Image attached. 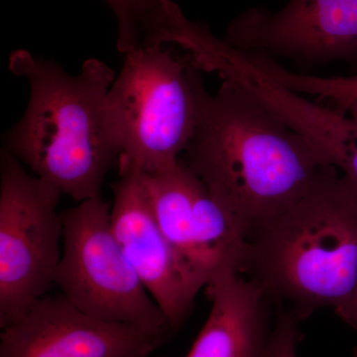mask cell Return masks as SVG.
<instances>
[{"mask_svg":"<svg viewBox=\"0 0 357 357\" xmlns=\"http://www.w3.org/2000/svg\"><path fill=\"white\" fill-rule=\"evenodd\" d=\"M140 174L157 225L204 288L223 274L243 275L248 234L182 160L166 170Z\"/></svg>","mask_w":357,"mask_h":357,"instance_id":"7","label":"cell"},{"mask_svg":"<svg viewBox=\"0 0 357 357\" xmlns=\"http://www.w3.org/2000/svg\"><path fill=\"white\" fill-rule=\"evenodd\" d=\"M166 337L93 318L62 295H46L2 328L0 357H149Z\"/></svg>","mask_w":357,"mask_h":357,"instance_id":"10","label":"cell"},{"mask_svg":"<svg viewBox=\"0 0 357 357\" xmlns=\"http://www.w3.org/2000/svg\"><path fill=\"white\" fill-rule=\"evenodd\" d=\"M201 72L195 84L196 128L182 162L248 236L255 225L297 203L333 167L231 82L208 93Z\"/></svg>","mask_w":357,"mask_h":357,"instance_id":"1","label":"cell"},{"mask_svg":"<svg viewBox=\"0 0 357 357\" xmlns=\"http://www.w3.org/2000/svg\"><path fill=\"white\" fill-rule=\"evenodd\" d=\"M274 83L299 95L316 98L317 102L328 105L357 119V75L351 77H316L291 72L281 65L270 69Z\"/></svg>","mask_w":357,"mask_h":357,"instance_id":"14","label":"cell"},{"mask_svg":"<svg viewBox=\"0 0 357 357\" xmlns=\"http://www.w3.org/2000/svg\"><path fill=\"white\" fill-rule=\"evenodd\" d=\"M300 321L286 310L278 307L266 357H298L301 340Z\"/></svg>","mask_w":357,"mask_h":357,"instance_id":"15","label":"cell"},{"mask_svg":"<svg viewBox=\"0 0 357 357\" xmlns=\"http://www.w3.org/2000/svg\"><path fill=\"white\" fill-rule=\"evenodd\" d=\"M9 69L28 82L30 96L24 114L4 135V149L75 201L102 198L121 156L107 102L114 70L91 58L74 76L26 50L11 54Z\"/></svg>","mask_w":357,"mask_h":357,"instance_id":"2","label":"cell"},{"mask_svg":"<svg viewBox=\"0 0 357 357\" xmlns=\"http://www.w3.org/2000/svg\"><path fill=\"white\" fill-rule=\"evenodd\" d=\"M123 58L107 96L121 157L144 173L166 170L180 162L196 128L195 84L201 70L167 46Z\"/></svg>","mask_w":357,"mask_h":357,"instance_id":"4","label":"cell"},{"mask_svg":"<svg viewBox=\"0 0 357 357\" xmlns=\"http://www.w3.org/2000/svg\"><path fill=\"white\" fill-rule=\"evenodd\" d=\"M119 28L117 50L122 55L138 49L165 46L178 6L174 0H102Z\"/></svg>","mask_w":357,"mask_h":357,"instance_id":"13","label":"cell"},{"mask_svg":"<svg viewBox=\"0 0 357 357\" xmlns=\"http://www.w3.org/2000/svg\"><path fill=\"white\" fill-rule=\"evenodd\" d=\"M110 210L96 198L61 211L63 250L54 285L89 316L167 338L170 324L124 255Z\"/></svg>","mask_w":357,"mask_h":357,"instance_id":"5","label":"cell"},{"mask_svg":"<svg viewBox=\"0 0 357 357\" xmlns=\"http://www.w3.org/2000/svg\"><path fill=\"white\" fill-rule=\"evenodd\" d=\"M241 86L302 135L326 165L337 169L357 189L356 117L310 102L261 73H251Z\"/></svg>","mask_w":357,"mask_h":357,"instance_id":"12","label":"cell"},{"mask_svg":"<svg viewBox=\"0 0 357 357\" xmlns=\"http://www.w3.org/2000/svg\"><path fill=\"white\" fill-rule=\"evenodd\" d=\"M62 192L0 155V328L20 321L48 295L62 257Z\"/></svg>","mask_w":357,"mask_h":357,"instance_id":"6","label":"cell"},{"mask_svg":"<svg viewBox=\"0 0 357 357\" xmlns=\"http://www.w3.org/2000/svg\"><path fill=\"white\" fill-rule=\"evenodd\" d=\"M338 318L357 332V280L349 297L335 309Z\"/></svg>","mask_w":357,"mask_h":357,"instance_id":"16","label":"cell"},{"mask_svg":"<svg viewBox=\"0 0 357 357\" xmlns=\"http://www.w3.org/2000/svg\"><path fill=\"white\" fill-rule=\"evenodd\" d=\"M223 42L305 66L357 62V0H291L277 13L253 7L229 23Z\"/></svg>","mask_w":357,"mask_h":357,"instance_id":"8","label":"cell"},{"mask_svg":"<svg viewBox=\"0 0 357 357\" xmlns=\"http://www.w3.org/2000/svg\"><path fill=\"white\" fill-rule=\"evenodd\" d=\"M243 275L304 321L337 309L357 280V189L331 168L292 206L249 231Z\"/></svg>","mask_w":357,"mask_h":357,"instance_id":"3","label":"cell"},{"mask_svg":"<svg viewBox=\"0 0 357 357\" xmlns=\"http://www.w3.org/2000/svg\"><path fill=\"white\" fill-rule=\"evenodd\" d=\"M117 170V180L112 185V230L134 271L176 333L189 319L204 286L157 225L139 169L121 157Z\"/></svg>","mask_w":357,"mask_h":357,"instance_id":"9","label":"cell"},{"mask_svg":"<svg viewBox=\"0 0 357 357\" xmlns=\"http://www.w3.org/2000/svg\"><path fill=\"white\" fill-rule=\"evenodd\" d=\"M354 357H357V349H356V356Z\"/></svg>","mask_w":357,"mask_h":357,"instance_id":"17","label":"cell"},{"mask_svg":"<svg viewBox=\"0 0 357 357\" xmlns=\"http://www.w3.org/2000/svg\"><path fill=\"white\" fill-rule=\"evenodd\" d=\"M211 311L185 357H266L272 302L243 275L225 273L204 288Z\"/></svg>","mask_w":357,"mask_h":357,"instance_id":"11","label":"cell"}]
</instances>
